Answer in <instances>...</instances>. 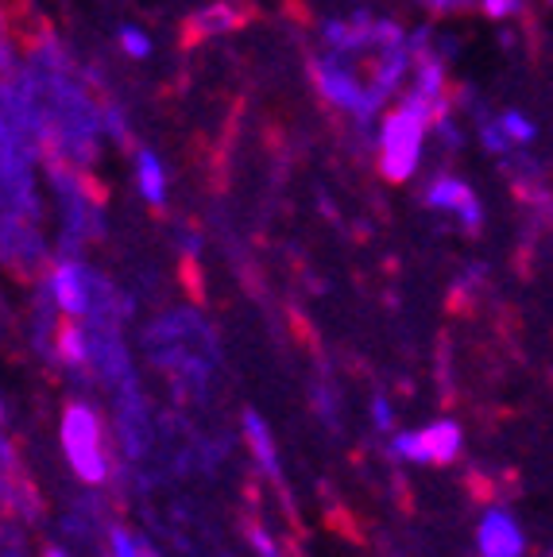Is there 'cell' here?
Returning a JSON list of instances; mask_svg holds the SVG:
<instances>
[{
  "mask_svg": "<svg viewBox=\"0 0 553 557\" xmlns=\"http://www.w3.org/2000/svg\"><path fill=\"white\" fill-rule=\"evenodd\" d=\"M128 174L132 190L147 209H167V201H171V166H167L163 151L151 148V144H132Z\"/></svg>",
  "mask_w": 553,
  "mask_h": 557,
  "instance_id": "6",
  "label": "cell"
},
{
  "mask_svg": "<svg viewBox=\"0 0 553 557\" xmlns=\"http://www.w3.org/2000/svg\"><path fill=\"white\" fill-rule=\"evenodd\" d=\"M438 113L441 109L410 94H398L383 109L372 128V148H368V163L376 166L383 183L407 186L422 178L433 156V116Z\"/></svg>",
  "mask_w": 553,
  "mask_h": 557,
  "instance_id": "2",
  "label": "cell"
},
{
  "mask_svg": "<svg viewBox=\"0 0 553 557\" xmlns=\"http://www.w3.org/2000/svg\"><path fill=\"white\" fill-rule=\"evenodd\" d=\"M418 198H422V206L430 209L433 218H445L453 228H460V233H468V236L480 233L488 221L480 190H476L460 171H453V166H441V171L426 174Z\"/></svg>",
  "mask_w": 553,
  "mask_h": 557,
  "instance_id": "5",
  "label": "cell"
},
{
  "mask_svg": "<svg viewBox=\"0 0 553 557\" xmlns=\"http://www.w3.org/2000/svg\"><path fill=\"white\" fill-rule=\"evenodd\" d=\"M20 59H24V39H20L16 16L0 0V78H9L12 70L20 66Z\"/></svg>",
  "mask_w": 553,
  "mask_h": 557,
  "instance_id": "13",
  "label": "cell"
},
{
  "mask_svg": "<svg viewBox=\"0 0 553 557\" xmlns=\"http://www.w3.org/2000/svg\"><path fill=\"white\" fill-rule=\"evenodd\" d=\"M495 116H500L503 136L511 139V148H515V151H530L538 144V121L527 113V109L503 104V109H495Z\"/></svg>",
  "mask_w": 553,
  "mask_h": 557,
  "instance_id": "12",
  "label": "cell"
},
{
  "mask_svg": "<svg viewBox=\"0 0 553 557\" xmlns=\"http://www.w3.org/2000/svg\"><path fill=\"white\" fill-rule=\"evenodd\" d=\"M407 4L430 20H453V16H465V12L476 9V0H407Z\"/></svg>",
  "mask_w": 553,
  "mask_h": 557,
  "instance_id": "15",
  "label": "cell"
},
{
  "mask_svg": "<svg viewBox=\"0 0 553 557\" xmlns=\"http://www.w3.org/2000/svg\"><path fill=\"white\" fill-rule=\"evenodd\" d=\"M62 437H66V453L74 469L89 480H101L105 457H101V434H97L94 414H86V407H70L66 422H62Z\"/></svg>",
  "mask_w": 553,
  "mask_h": 557,
  "instance_id": "7",
  "label": "cell"
},
{
  "mask_svg": "<svg viewBox=\"0 0 553 557\" xmlns=\"http://www.w3.org/2000/svg\"><path fill=\"white\" fill-rule=\"evenodd\" d=\"M4 86L44 159L97 174L113 151L101 116L109 82L62 35L39 27L32 39H24V59Z\"/></svg>",
  "mask_w": 553,
  "mask_h": 557,
  "instance_id": "1",
  "label": "cell"
},
{
  "mask_svg": "<svg viewBox=\"0 0 553 557\" xmlns=\"http://www.w3.org/2000/svg\"><path fill=\"white\" fill-rule=\"evenodd\" d=\"M538 4H542V9H553V0H538Z\"/></svg>",
  "mask_w": 553,
  "mask_h": 557,
  "instance_id": "16",
  "label": "cell"
},
{
  "mask_svg": "<svg viewBox=\"0 0 553 557\" xmlns=\"http://www.w3.org/2000/svg\"><path fill=\"white\" fill-rule=\"evenodd\" d=\"M51 260L47 213H0V268L16 278H39Z\"/></svg>",
  "mask_w": 553,
  "mask_h": 557,
  "instance_id": "4",
  "label": "cell"
},
{
  "mask_svg": "<svg viewBox=\"0 0 553 557\" xmlns=\"http://www.w3.org/2000/svg\"><path fill=\"white\" fill-rule=\"evenodd\" d=\"M44 194L47 213L54 221V244L62 252L82 256V248L101 240L109 206H105V190L94 178V171H78V166L44 159Z\"/></svg>",
  "mask_w": 553,
  "mask_h": 557,
  "instance_id": "3",
  "label": "cell"
},
{
  "mask_svg": "<svg viewBox=\"0 0 553 557\" xmlns=\"http://www.w3.org/2000/svg\"><path fill=\"white\" fill-rule=\"evenodd\" d=\"M403 453L418 465H445L460 453V430L453 422H438L430 430H418V434L403 437Z\"/></svg>",
  "mask_w": 553,
  "mask_h": 557,
  "instance_id": "9",
  "label": "cell"
},
{
  "mask_svg": "<svg viewBox=\"0 0 553 557\" xmlns=\"http://www.w3.org/2000/svg\"><path fill=\"white\" fill-rule=\"evenodd\" d=\"M113 47L132 66H144V62L156 59V35L147 32L144 24H136V20H121V24L113 27Z\"/></svg>",
  "mask_w": 553,
  "mask_h": 557,
  "instance_id": "11",
  "label": "cell"
},
{
  "mask_svg": "<svg viewBox=\"0 0 553 557\" xmlns=\"http://www.w3.org/2000/svg\"><path fill=\"white\" fill-rule=\"evenodd\" d=\"M527 4H530V0H476V12H480L488 24L511 27V24H519V20L527 16Z\"/></svg>",
  "mask_w": 553,
  "mask_h": 557,
  "instance_id": "14",
  "label": "cell"
},
{
  "mask_svg": "<svg viewBox=\"0 0 553 557\" xmlns=\"http://www.w3.org/2000/svg\"><path fill=\"white\" fill-rule=\"evenodd\" d=\"M241 9H248L244 0H209V4H201L191 16V32L198 35V39H217V35L236 32V27L248 20V12H241Z\"/></svg>",
  "mask_w": 553,
  "mask_h": 557,
  "instance_id": "10",
  "label": "cell"
},
{
  "mask_svg": "<svg viewBox=\"0 0 553 557\" xmlns=\"http://www.w3.org/2000/svg\"><path fill=\"white\" fill-rule=\"evenodd\" d=\"M476 546H480V557H523L527 539H523V527L515 522V515L503 511V507H492V511L480 519Z\"/></svg>",
  "mask_w": 553,
  "mask_h": 557,
  "instance_id": "8",
  "label": "cell"
}]
</instances>
